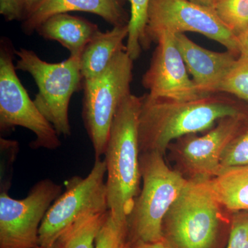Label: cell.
<instances>
[{
	"label": "cell",
	"instance_id": "obj_22",
	"mask_svg": "<svg viewBox=\"0 0 248 248\" xmlns=\"http://www.w3.org/2000/svg\"><path fill=\"white\" fill-rule=\"evenodd\" d=\"M217 93L231 94L248 102V58H238Z\"/></svg>",
	"mask_w": 248,
	"mask_h": 248
},
{
	"label": "cell",
	"instance_id": "obj_5",
	"mask_svg": "<svg viewBox=\"0 0 248 248\" xmlns=\"http://www.w3.org/2000/svg\"><path fill=\"white\" fill-rule=\"evenodd\" d=\"M18 57L16 69L27 72L38 87L34 103L51 124L59 136L71 135L68 108L73 93L84 83L80 56H70L60 63H48L32 50H15Z\"/></svg>",
	"mask_w": 248,
	"mask_h": 248
},
{
	"label": "cell",
	"instance_id": "obj_24",
	"mask_svg": "<svg viewBox=\"0 0 248 248\" xmlns=\"http://www.w3.org/2000/svg\"><path fill=\"white\" fill-rule=\"evenodd\" d=\"M226 248H248V212L233 214Z\"/></svg>",
	"mask_w": 248,
	"mask_h": 248
},
{
	"label": "cell",
	"instance_id": "obj_30",
	"mask_svg": "<svg viewBox=\"0 0 248 248\" xmlns=\"http://www.w3.org/2000/svg\"><path fill=\"white\" fill-rule=\"evenodd\" d=\"M61 248V244H60V241L58 240V241L54 243L53 244L50 245L49 246H46V247H44V246H37V248Z\"/></svg>",
	"mask_w": 248,
	"mask_h": 248
},
{
	"label": "cell",
	"instance_id": "obj_6",
	"mask_svg": "<svg viewBox=\"0 0 248 248\" xmlns=\"http://www.w3.org/2000/svg\"><path fill=\"white\" fill-rule=\"evenodd\" d=\"M133 62L124 50L99 76L84 80L82 117L95 158L105 153L117 108L131 94Z\"/></svg>",
	"mask_w": 248,
	"mask_h": 248
},
{
	"label": "cell",
	"instance_id": "obj_19",
	"mask_svg": "<svg viewBox=\"0 0 248 248\" xmlns=\"http://www.w3.org/2000/svg\"><path fill=\"white\" fill-rule=\"evenodd\" d=\"M151 0H130L128 35L126 53L135 61L141 55V50L148 46L146 36L147 18Z\"/></svg>",
	"mask_w": 248,
	"mask_h": 248
},
{
	"label": "cell",
	"instance_id": "obj_18",
	"mask_svg": "<svg viewBox=\"0 0 248 248\" xmlns=\"http://www.w3.org/2000/svg\"><path fill=\"white\" fill-rule=\"evenodd\" d=\"M108 211L90 215L76 222L58 239L61 248H94L96 238Z\"/></svg>",
	"mask_w": 248,
	"mask_h": 248
},
{
	"label": "cell",
	"instance_id": "obj_3",
	"mask_svg": "<svg viewBox=\"0 0 248 248\" xmlns=\"http://www.w3.org/2000/svg\"><path fill=\"white\" fill-rule=\"evenodd\" d=\"M208 179H188L164 218L163 238L171 248H217L233 214L217 201Z\"/></svg>",
	"mask_w": 248,
	"mask_h": 248
},
{
	"label": "cell",
	"instance_id": "obj_2",
	"mask_svg": "<svg viewBox=\"0 0 248 248\" xmlns=\"http://www.w3.org/2000/svg\"><path fill=\"white\" fill-rule=\"evenodd\" d=\"M141 104V97L132 93L121 103L104 153L108 205L110 213L121 219H128L141 191L139 141Z\"/></svg>",
	"mask_w": 248,
	"mask_h": 248
},
{
	"label": "cell",
	"instance_id": "obj_23",
	"mask_svg": "<svg viewBox=\"0 0 248 248\" xmlns=\"http://www.w3.org/2000/svg\"><path fill=\"white\" fill-rule=\"evenodd\" d=\"M248 165V121L229 142L221 158V170Z\"/></svg>",
	"mask_w": 248,
	"mask_h": 248
},
{
	"label": "cell",
	"instance_id": "obj_4",
	"mask_svg": "<svg viewBox=\"0 0 248 248\" xmlns=\"http://www.w3.org/2000/svg\"><path fill=\"white\" fill-rule=\"evenodd\" d=\"M164 156L155 152L140 153L143 186L128 217L130 243L164 239V217L188 182L182 173L168 166Z\"/></svg>",
	"mask_w": 248,
	"mask_h": 248
},
{
	"label": "cell",
	"instance_id": "obj_20",
	"mask_svg": "<svg viewBox=\"0 0 248 248\" xmlns=\"http://www.w3.org/2000/svg\"><path fill=\"white\" fill-rule=\"evenodd\" d=\"M213 9L236 36L248 27V0H217Z\"/></svg>",
	"mask_w": 248,
	"mask_h": 248
},
{
	"label": "cell",
	"instance_id": "obj_27",
	"mask_svg": "<svg viewBox=\"0 0 248 248\" xmlns=\"http://www.w3.org/2000/svg\"><path fill=\"white\" fill-rule=\"evenodd\" d=\"M237 37L239 42V58H248V27Z\"/></svg>",
	"mask_w": 248,
	"mask_h": 248
},
{
	"label": "cell",
	"instance_id": "obj_25",
	"mask_svg": "<svg viewBox=\"0 0 248 248\" xmlns=\"http://www.w3.org/2000/svg\"><path fill=\"white\" fill-rule=\"evenodd\" d=\"M0 14L7 21L24 20L22 0H0Z\"/></svg>",
	"mask_w": 248,
	"mask_h": 248
},
{
	"label": "cell",
	"instance_id": "obj_7",
	"mask_svg": "<svg viewBox=\"0 0 248 248\" xmlns=\"http://www.w3.org/2000/svg\"><path fill=\"white\" fill-rule=\"evenodd\" d=\"M106 174L105 161L95 158L86 177H74L67 182L66 191L50 205L41 223L39 246L53 244L84 217L108 211Z\"/></svg>",
	"mask_w": 248,
	"mask_h": 248
},
{
	"label": "cell",
	"instance_id": "obj_21",
	"mask_svg": "<svg viewBox=\"0 0 248 248\" xmlns=\"http://www.w3.org/2000/svg\"><path fill=\"white\" fill-rule=\"evenodd\" d=\"M128 219L114 216L110 210L95 240L94 248H128Z\"/></svg>",
	"mask_w": 248,
	"mask_h": 248
},
{
	"label": "cell",
	"instance_id": "obj_17",
	"mask_svg": "<svg viewBox=\"0 0 248 248\" xmlns=\"http://www.w3.org/2000/svg\"><path fill=\"white\" fill-rule=\"evenodd\" d=\"M207 182L227 211L231 214L248 212V165L222 169Z\"/></svg>",
	"mask_w": 248,
	"mask_h": 248
},
{
	"label": "cell",
	"instance_id": "obj_15",
	"mask_svg": "<svg viewBox=\"0 0 248 248\" xmlns=\"http://www.w3.org/2000/svg\"><path fill=\"white\" fill-rule=\"evenodd\" d=\"M99 31L96 24L68 13L51 16L36 30L44 38L58 42L70 52L71 56H80Z\"/></svg>",
	"mask_w": 248,
	"mask_h": 248
},
{
	"label": "cell",
	"instance_id": "obj_9",
	"mask_svg": "<svg viewBox=\"0 0 248 248\" xmlns=\"http://www.w3.org/2000/svg\"><path fill=\"white\" fill-rule=\"evenodd\" d=\"M172 35L192 32L205 36L239 56V42L213 7L190 0H151L146 36L148 45L161 32Z\"/></svg>",
	"mask_w": 248,
	"mask_h": 248
},
{
	"label": "cell",
	"instance_id": "obj_13",
	"mask_svg": "<svg viewBox=\"0 0 248 248\" xmlns=\"http://www.w3.org/2000/svg\"><path fill=\"white\" fill-rule=\"evenodd\" d=\"M173 35L187 72L198 91L203 95L217 93L239 57L228 50L218 53L208 50L184 33Z\"/></svg>",
	"mask_w": 248,
	"mask_h": 248
},
{
	"label": "cell",
	"instance_id": "obj_26",
	"mask_svg": "<svg viewBox=\"0 0 248 248\" xmlns=\"http://www.w3.org/2000/svg\"><path fill=\"white\" fill-rule=\"evenodd\" d=\"M128 248H171V247L164 239H163L156 242L151 243H130L129 241Z\"/></svg>",
	"mask_w": 248,
	"mask_h": 248
},
{
	"label": "cell",
	"instance_id": "obj_12",
	"mask_svg": "<svg viewBox=\"0 0 248 248\" xmlns=\"http://www.w3.org/2000/svg\"><path fill=\"white\" fill-rule=\"evenodd\" d=\"M151 64L142 78V84L152 97L187 101L204 96L189 76L174 35L161 32Z\"/></svg>",
	"mask_w": 248,
	"mask_h": 248
},
{
	"label": "cell",
	"instance_id": "obj_16",
	"mask_svg": "<svg viewBox=\"0 0 248 248\" xmlns=\"http://www.w3.org/2000/svg\"><path fill=\"white\" fill-rule=\"evenodd\" d=\"M128 24L114 27L106 32L98 31L80 55V68L84 79L99 76L121 52L126 50L124 45L128 38Z\"/></svg>",
	"mask_w": 248,
	"mask_h": 248
},
{
	"label": "cell",
	"instance_id": "obj_8",
	"mask_svg": "<svg viewBox=\"0 0 248 248\" xmlns=\"http://www.w3.org/2000/svg\"><path fill=\"white\" fill-rule=\"evenodd\" d=\"M14 49L9 40H1L0 48V130L9 131L22 126L35 134L33 149L55 150L61 146L58 134L31 100L16 73Z\"/></svg>",
	"mask_w": 248,
	"mask_h": 248
},
{
	"label": "cell",
	"instance_id": "obj_14",
	"mask_svg": "<svg viewBox=\"0 0 248 248\" xmlns=\"http://www.w3.org/2000/svg\"><path fill=\"white\" fill-rule=\"evenodd\" d=\"M124 0H40L23 22L24 32L31 34L55 15L72 11L97 15L113 27L128 24Z\"/></svg>",
	"mask_w": 248,
	"mask_h": 248
},
{
	"label": "cell",
	"instance_id": "obj_1",
	"mask_svg": "<svg viewBox=\"0 0 248 248\" xmlns=\"http://www.w3.org/2000/svg\"><path fill=\"white\" fill-rule=\"evenodd\" d=\"M139 118L140 153L155 152L165 155L178 139L204 133L224 117L246 114L227 94L214 93L192 100L178 101L141 97Z\"/></svg>",
	"mask_w": 248,
	"mask_h": 248
},
{
	"label": "cell",
	"instance_id": "obj_29",
	"mask_svg": "<svg viewBox=\"0 0 248 248\" xmlns=\"http://www.w3.org/2000/svg\"><path fill=\"white\" fill-rule=\"evenodd\" d=\"M192 2L197 3V4L203 5V6H210L213 7L214 4L217 0H190Z\"/></svg>",
	"mask_w": 248,
	"mask_h": 248
},
{
	"label": "cell",
	"instance_id": "obj_11",
	"mask_svg": "<svg viewBox=\"0 0 248 248\" xmlns=\"http://www.w3.org/2000/svg\"><path fill=\"white\" fill-rule=\"evenodd\" d=\"M248 121L247 113L224 117L203 135L191 134L169 147L177 170L187 179H211L221 170V158L227 145Z\"/></svg>",
	"mask_w": 248,
	"mask_h": 248
},
{
	"label": "cell",
	"instance_id": "obj_28",
	"mask_svg": "<svg viewBox=\"0 0 248 248\" xmlns=\"http://www.w3.org/2000/svg\"><path fill=\"white\" fill-rule=\"evenodd\" d=\"M40 1V0H22L23 9H24V14H25L24 19Z\"/></svg>",
	"mask_w": 248,
	"mask_h": 248
},
{
	"label": "cell",
	"instance_id": "obj_10",
	"mask_svg": "<svg viewBox=\"0 0 248 248\" xmlns=\"http://www.w3.org/2000/svg\"><path fill=\"white\" fill-rule=\"evenodd\" d=\"M62 195V186L49 179L36 183L23 200L0 194V248H35L39 231L53 202Z\"/></svg>",
	"mask_w": 248,
	"mask_h": 248
}]
</instances>
